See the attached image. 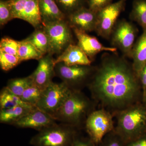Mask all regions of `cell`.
I'll return each instance as SVG.
<instances>
[{"instance_id":"6da1fadb","label":"cell","mask_w":146,"mask_h":146,"mask_svg":"<svg viewBox=\"0 0 146 146\" xmlns=\"http://www.w3.org/2000/svg\"><path fill=\"white\" fill-rule=\"evenodd\" d=\"M87 87L96 104L113 115L143 98V89L132 65L116 53L103 56Z\"/></svg>"},{"instance_id":"7a4b0ae2","label":"cell","mask_w":146,"mask_h":146,"mask_svg":"<svg viewBox=\"0 0 146 146\" xmlns=\"http://www.w3.org/2000/svg\"><path fill=\"white\" fill-rule=\"evenodd\" d=\"M96 104L81 91H72L53 117L57 122L72 126L79 130L84 128L89 115L96 110Z\"/></svg>"},{"instance_id":"3957f363","label":"cell","mask_w":146,"mask_h":146,"mask_svg":"<svg viewBox=\"0 0 146 146\" xmlns=\"http://www.w3.org/2000/svg\"><path fill=\"white\" fill-rule=\"evenodd\" d=\"M114 131L127 144L146 133V107L142 102L116 113Z\"/></svg>"},{"instance_id":"277c9868","label":"cell","mask_w":146,"mask_h":146,"mask_svg":"<svg viewBox=\"0 0 146 146\" xmlns=\"http://www.w3.org/2000/svg\"><path fill=\"white\" fill-rule=\"evenodd\" d=\"M79 131L72 126L57 123L38 131L32 137L29 143L33 146H72Z\"/></svg>"},{"instance_id":"5b68a950","label":"cell","mask_w":146,"mask_h":146,"mask_svg":"<svg viewBox=\"0 0 146 146\" xmlns=\"http://www.w3.org/2000/svg\"><path fill=\"white\" fill-rule=\"evenodd\" d=\"M96 68L91 65L68 66L59 63L55 66L56 76L72 91H81L88 86Z\"/></svg>"},{"instance_id":"8992f818","label":"cell","mask_w":146,"mask_h":146,"mask_svg":"<svg viewBox=\"0 0 146 146\" xmlns=\"http://www.w3.org/2000/svg\"><path fill=\"white\" fill-rule=\"evenodd\" d=\"M43 28L48 38V53L59 56L69 45L74 44L72 29L66 19L43 24Z\"/></svg>"},{"instance_id":"52a82bcc","label":"cell","mask_w":146,"mask_h":146,"mask_svg":"<svg viewBox=\"0 0 146 146\" xmlns=\"http://www.w3.org/2000/svg\"><path fill=\"white\" fill-rule=\"evenodd\" d=\"M113 117L111 112L100 108L94 110L86 119L84 128L89 138L97 145L106 135L114 130Z\"/></svg>"},{"instance_id":"ba28073f","label":"cell","mask_w":146,"mask_h":146,"mask_svg":"<svg viewBox=\"0 0 146 146\" xmlns=\"http://www.w3.org/2000/svg\"><path fill=\"white\" fill-rule=\"evenodd\" d=\"M72 91L64 82H52L43 90L36 107L52 117L60 109Z\"/></svg>"},{"instance_id":"9c48e42d","label":"cell","mask_w":146,"mask_h":146,"mask_svg":"<svg viewBox=\"0 0 146 146\" xmlns=\"http://www.w3.org/2000/svg\"><path fill=\"white\" fill-rule=\"evenodd\" d=\"M127 0H119L102 9L97 12L95 31L98 36L106 39L110 38L120 14L124 10Z\"/></svg>"},{"instance_id":"30bf717a","label":"cell","mask_w":146,"mask_h":146,"mask_svg":"<svg viewBox=\"0 0 146 146\" xmlns=\"http://www.w3.org/2000/svg\"><path fill=\"white\" fill-rule=\"evenodd\" d=\"M137 28L125 20L117 21L111 34L113 47L119 48L125 57L131 58Z\"/></svg>"},{"instance_id":"8fae6325","label":"cell","mask_w":146,"mask_h":146,"mask_svg":"<svg viewBox=\"0 0 146 146\" xmlns=\"http://www.w3.org/2000/svg\"><path fill=\"white\" fill-rule=\"evenodd\" d=\"M13 19L26 21L36 29L42 26L38 0H10Z\"/></svg>"},{"instance_id":"7c38bea8","label":"cell","mask_w":146,"mask_h":146,"mask_svg":"<svg viewBox=\"0 0 146 146\" xmlns=\"http://www.w3.org/2000/svg\"><path fill=\"white\" fill-rule=\"evenodd\" d=\"M38 61L37 68L30 76L33 84L44 90L52 82V79L56 76L55 59L52 54L48 53Z\"/></svg>"},{"instance_id":"4fadbf2b","label":"cell","mask_w":146,"mask_h":146,"mask_svg":"<svg viewBox=\"0 0 146 146\" xmlns=\"http://www.w3.org/2000/svg\"><path fill=\"white\" fill-rule=\"evenodd\" d=\"M57 122L51 115L36 107L13 126L19 128L32 129L38 132L56 124Z\"/></svg>"},{"instance_id":"5bb4252c","label":"cell","mask_w":146,"mask_h":146,"mask_svg":"<svg viewBox=\"0 0 146 146\" xmlns=\"http://www.w3.org/2000/svg\"><path fill=\"white\" fill-rule=\"evenodd\" d=\"M66 20L72 30L91 32L96 30L97 13L87 7H83L67 16Z\"/></svg>"},{"instance_id":"9a60e30c","label":"cell","mask_w":146,"mask_h":146,"mask_svg":"<svg viewBox=\"0 0 146 146\" xmlns=\"http://www.w3.org/2000/svg\"><path fill=\"white\" fill-rule=\"evenodd\" d=\"M78 40V45L86 54L92 62L98 54L102 52H110L117 53V48L114 47H107L102 44L97 38L91 36L79 30L72 29Z\"/></svg>"},{"instance_id":"2e32d148","label":"cell","mask_w":146,"mask_h":146,"mask_svg":"<svg viewBox=\"0 0 146 146\" xmlns=\"http://www.w3.org/2000/svg\"><path fill=\"white\" fill-rule=\"evenodd\" d=\"M59 63L68 66L91 65L92 61L78 45L72 44L55 59V65Z\"/></svg>"},{"instance_id":"e0dca14e","label":"cell","mask_w":146,"mask_h":146,"mask_svg":"<svg viewBox=\"0 0 146 146\" xmlns=\"http://www.w3.org/2000/svg\"><path fill=\"white\" fill-rule=\"evenodd\" d=\"M38 5L42 24L66 19L55 0H38Z\"/></svg>"},{"instance_id":"ac0fdd59","label":"cell","mask_w":146,"mask_h":146,"mask_svg":"<svg viewBox=\"0 0 146 146\" xmlns=\"http://www.w3.org/2000/svg\"><path fill=\"white\" fill-rule=\"evenodd\" d=\"M134 44L132 51V65L133 70L138 76L146 65V28Z\"/></svg>"},{"instance_id":"d6986e66","label":"cell","mask_w":146,"mask_h":146,"mask_svg":"<svg viewBox=\"0 0 146 146\" xmlns=\"http://www.w3.org/2000/svg\"><path fill=\"white\" fill-rule=\"evenodd\" d=\"M35 107L32 106H19L9 109L0 110V123L13 125Z\"/></svg>"},{"instance_id":"ffe728a7","label":"cell","mask_w":146,"mask_h":146,"mask_svg":"<svg viewBox=\"0 0 146 146\" xmlns=\"http://www.w3.org/2000/svg\"><path fill=\"white\" fill-rule=\"evenodd\" d=\"M35 29V31L25 40L33 45L44 56L49 52L48 38L43 29V26Z\"/></svg>"},{"instance_id":"44dd1931","label":"cell","mask_w":146,"mask_h":146,"mask_svg":"<svg viewBox=\"0 0 146 146\" xmlns=\"http://www.w3.org/2000/svg\"><path fill=\"white\" fill-rule=\"evenodd\" d=\"M32 106L24 102L7 87H4L0 92V110L9 109L17 106Z\"/></svg>"},{"instance_id":"7402d4cb","label":"cell","mask_w":146,"mask_h":146,"mask_svg":"<svg viewBox=\"0 0 146 146\" xmlns=\"http://www.w3.org/2000/svg\"><path fill=\"white\" fill-rule=\"evenodd\" d=\"M43 56L30 42L25 39L19 41L18 57L20 63L31 59L39 60Z\"/></svg>"},{"instance_id":"603a6c76","label":"cell","mask_w":146,"mask_h":146,"mask_svg":"<svg viewBox=\"0 0 146 146\" xmlns=\"http://www.w3.org/2000/svg\"><path fill=\"white\" fill-rule=\"evenodd\" d=\"M129 17L136 22L143 30L146 28V0H134Z\"/></svg>"},{"instance_id":"cb8c5ba5","label":"cell","mask_w":146,"mask_h":146,"mask_svg":"<svg viewBox=\"0 0 146 146\" xmlns=\"http://www.w3.org/2000/svg\"><path fill=\"white\" fill-rule=\"evenodd\" d=\"M33 83L31 78L29 76L26 77L11 79L6 86L13 94L21 98L24 91Z\"/></svg>"},{"instance_id":"d4e9b609","label":"cell","mask_w":146,"mask_h":146,"mask_svg":"<svg viewBox=\"0 0 146 146\" xmlns=\"http://www.w3.org/2000/svg\"><path fill=\"white\" fill-rule=\"evenodd\" d=\"M43 90L32 84L24 91L21 97L23 101L28 104L36 106L42 96Z\"/></svg>"},{"instance_id":"484cf974","label":"cell","mask_w":146,"mask_h":146,"mask_svg":"<svg viewBox=\"0 0 146 146\" xmlns=\"http://www.w3.org/2000/svg\"><path fill=\"white\" fill-rule=\"evenodd\" d=\"M66 17L76 10L86 6V0H55Z\"/></svg>"},{"instance_id":"4316f807","label":"cell","mask_w":146,"mask_h":146,"mask_svg":"<svg viewBox=\"0 0 146 146\" xmlns=\"http://www.w3.org/2000/svg\"><path fill=\"white\" fill-rule=\"evenodd\" d=\"M12 7L10 0L0 1V25L3 26L13 20Z\"/></svg>"},{"instance_id":"83f0119b","label":"cell","mask_w":146,"mask_h":146,"mask_svg":"<svg viewBox=\"0 0 146 146\" xmlns=\"http://www.w3.org/2000/svg\"><path fill=\"white\" fill-rule=\"evenodd\" d=\"M20 63L18 56L0 50V66L3 70H10Z\"/></svg>"},{"instance_id":"f1b7e54d","label":"cell","mask_w":146,"mask_h":146,"mask_svg":"<svg viewBox=\"0 0 146 146\" xmlns=\"http://www.w3.org/2000/svg\"><path fill=\"white\" fill-rule=\"evenodd\" d=\"M19 41L8 37H4L0 42V50L18 57Z\"/></svg>"},{"instance_id":"f546056e","label":"cell","mask_w":146,"mask_h":146,"mask_svg":"<svg viewBox=\"0 0 146 146\" xmlns=\"http://www.w3.org/2000/svg\"><path fill=\"white\" fill-rule=\"evenodd\" d=\"M98 146H125V144L113 130L106 135Z\"/></svg>"},{"instance_id":"4dcf8cb0","label":"cell","mask_w":146,"mask_h":146,"mask_svg":"<svg viewBox=\"0 0 146 146\" xmlns=\"http://www.w3.org/2000/svg\"><path fill=\"white\" fill-rule=\"evenodd\" d=\"M112 0H86V5L88 8L98 12L102 9L111 4Z\"/></svg>"},{"instance_id":"1f68e13d","label":"cell","mask_w":146,"mask_h":146,"mask_svg":"<svg viewBox=\"0 0 146 146\" xmlns=\"http://www.w3.org/2000/svg\"><path fill=\"white\" fill-rule=\"evenodd\" d=\"M72 146H98L89 136L85 137L80 135V132L77 134L72 145Z\"/></svg>"},{"instance_id":"d6a6232c","label":"cell","mask_w":146,"mask_h":146,"mask_svg":"<svg viewBox=\"0 0 146 146\" xmlns=\"http://www.w3.org/2000/svg\"><path fill=\"white\" fill-rule=\"evenodd\" d=\"M125 146H146V133L136 140L126 144Z\"/></svg>"},{"instance_id":"836d02e7","label":"cell","mask_w":146,"mask_h":146,"mask_svg":"<svg viewBox=\"0 0 146 146\" xmlns=\"http://www.w3.org/2000/svg\"><path fill=\"white\" fill-rule=\"evenodd\" d=\"M138 78L143 93L146 88V65L138 74Z\"/></svg>"},{"instance_id":"e575fe53","label":"cell","mask_w":146,"mask_h":146,"mask_svg":"<svg viewBox=\"0 0 146 146\" xmlns=\"http://www.w3.org/2000/svg\"><path fill=\"white\" fill-rule=\"evenodd\" d=\"M142 102L145 105L146 107V88L143 93V98H142Z\"/></svg>"}]
</instances>
